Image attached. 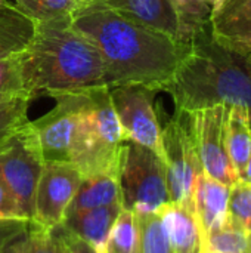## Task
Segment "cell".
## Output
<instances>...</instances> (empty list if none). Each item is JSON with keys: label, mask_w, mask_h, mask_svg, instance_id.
I'll use <instances>...</instances> for the list:
<instances>
[{"label": "cell", "mask_w": 251, "mask_h": 253, "mask_svg": "<svg viewBox=\"0 0 251 253\" xmlns=\"http://www.w3.org/2000/svg\"><path fill=\"white\" fill-rule=\"evenodd\" d=\"M71 22L99 50L108 89L141 84L166 92L189 50V43L133 22L99 1L77 7Z\"/></svg>", "instance_id": "cell-1"}, {"label": "cell", "mask_w": 251, "mask_h": 253, "mask_svg": "<svg viewBox=\"0 0 251 253\" xmlns=\"http://www.w3.org/2000/svg\"><path fill=\"white\" fill-rule=\"evenodd\" d=\"M18 59L31 99L105 86L99 50L72 25L71 15L36 24L34 36Z\"/></svg>", "instance_id": "cell-2"}, {"label": "cell", "mask_w": 251, "mask_h": 253, "mask_svg": "<svg viewBox=\"0 0 251 253\" xmlns=\"http://www.w3.org/2000/svg\"><path fill=\"white\" fill-rule=\"evenodd\" d=\"M166 92L176 111L237 104L249 110L251 119V59L219 43L210 24L189 42Z\"/></svg>", "instance_id": "cell-3"}, {"label": "cell", "mask_w": 251, "mask_h": 253, "mask_svg": "<svg viewBox=\"0 0 251 253\" xmlns=\"http://www.w3.org/2000/svg\"><path fill=\"white\" fill-rule=\"evenodd\" d=\"M124 142L109 89H89L71 138L70 163L83 179L102 173L118 175Z\"/></svg>", "instance_id": "cell-4"}, {"label": "cell", "mask_w": 251, "mask_h": 253, "mask_svg": "<svg viewBox=\"0 0 251 253\" xmlns=\"http://www.w3.org/2000/svg\"><path fill=\"white\" fill-rule=\"evenodd\" d=\"M118 184L123 209L136 215L160 213L170 203L164 160L136 142L123 145Z\"/></svg>", "instance_id": "cell-5"}, {"label": "cell", "mask_w": 251, "mask_h": 253, "mask_svg": "<svg viewBox=\"0 0 251 253\" xmlns=\"http://www.w3.org/2000/svg\"><path fill=\"white\" fill-rule=\"evenodd\" d=\"M43 166L38 136L31 122L21 126L0 145V179L28 221L34 216V196Z\"/></svg>", "instance_id": "cell-6"}, {"label": "cell", "mask_w": 251, "mask_h": 253, "mask_svg": "<svg viewBox=\"0 0 251 253\" xmlns=\"http://www.w3.org/2000/svg\"><path fill=\"white\" fill-rule=\"evenodd\" d=\"M170 203L194 206L197 178L203 170L189 113L176 111L161 130Z\"/></svg>", "instance_id": "cell-7"}, {"label": "cell", "mask_w": 251, "mask_h": 253, "mask_svg": "<svg viewBox=\"0 0 251 253\" xmlns=\"http://www.w3.org/2000/svg\"><path fill=\"white\" fill-rule=\"evenodd\" d=\"M157 90L141 84H124L109 89L111 102L124 139L152 150L164 160L161 125L154 101Z\"/></svg>", "instance_id": "cell-8"}, {"label": "cell", "mask_w": 251, "mask_h": 253, "mask_svg": "<svg viewBox=\"0 0 251 253\" xmlns=\"http://www.w3.org/2000/svg\"><path fill=\"white\" fill-rule=\"evenodd\" d=\"M191 126L204 173L232 187L240 178L225 147V104L189 113Z\"/></svg>", "instance_id": "cell-9"}, {"label": "cell", "mask_w": 251, "mask_h": 253, "mask_svg": "<svg viewBox=\"0 0 251 253\" xmlns=\"http://www.w3.org/2000/svg\"><path fill=\"white\" fill-rule=\"evenodd\" d=\"M87 90L52 95L55 107L31 125L37 132L44 163H70V147Z\"/></svg>", "instance_id": "cell-10"}, {"label": "cell", "mask_w": 251, "mask_h": 253, "mask_svg": "<svg viewBox=\"0 0 251 253\" xmlns=\"http://www.w3.org/2000/svg\"><path fill=\"white\" fill-rule=\"evenodd\" d=\"M81 179L72 163H44L36 188L31 222L46 230L59 227Z\"/></svg>", "instance_id": "cell-11"}, {"label": "cell", "mask_w": 251, "mask_h": 253, "mask_svg": "<svg viewBox=\"0 0 251 253\" xmlns=\"http://www.w3.org/2000/svg\"><path fill=\"white\" fill-rule=\"evenodd\" d=\"M210 24L219 43L251 59V0H217Z\"/></svg>", "instance_id": "cell-12"}, {"label": "cell", "mask_w": 251, "mask_h": 253, "mask_svg": "<svg viewBox=\"0 0 251 253\" xmlns=\"http://www.w3.org/2000/svg\"><path fill=\"white\" fill-rule=\"evenodd\" d=\"M118 15L179 40V21L175 0H101Z\"/></svg>", "instance_id": "cell-13"}, {"label": "cell", "mask_w": 251, "mask_h": 253, "mask_svg": "<svg viewBox=\"0 0 251 253\" xmlns=\"http://www.w3.org/2000/svg\"><path fill=\"white\" fill-rule=\"evenodd\" d=\"M121 209V205H112L75 212L67 215L61 227L86 243L95 253H105L107 239Z\"/></svg>", "instance_id": "cell-14"}, {"label": "cell", "mask_w": 251, "mask_h": 253, "mask_svg": "<svg viewBox=\"0 0 251 253\" xmlns=\"http://www.w3.org/2000/svg\"><path fill=\"white\" fill-rule=\"evenodd\" d=\"M231 187L201 172L194 190V209L201 236L222 228L226 222V208Z\"/></svg>", "instance_id": "cell-15"}, {"label": "cell", "mask_w": 251, "mask_h": 253, "mask_svg": "<svg viewBox=\"0 0 251 253\" xmlns=\"http://www.w3.org/2000/svg\"><path fill=\"white\" fill-rule=\"evenodd\" d=\"M173 253H197L201 246V228L192 205L169 203L160 212Z\"/></svg>", "instance_id": "cell-16"}, {"label": "cell", "mask_w": 251, "mask_h": 253, "mask_svg": "<svg viewBox=\"0 0 251 253\" xmlns=\"http://www.w3.org/2000/svg\"><path fill=\"white\" fill-rule=\"evenodd\" d=\"M225 147L241 179L251 151V119L246 107L225 104Z\"/></svg>", "instance_id": "cell-17"}, {"label": "cell", "mask_w": 251, "mask_h": 253, "mask_svg": "<svg viewBox=\"0 0 251 253\" xmlns=\"http://www.w3.org/2000/svg\"><path fill=\"white\" fill-rule=\"evenodd\" d=\"M112 205H121L118 175L115 173L95 175V176L81 179V184L74 199L71 200L65 212V216L75 213V212L90 211V209L104 208V206H112Z\"/></svg>", "instance_id": "cell-18"}, {"label": "cell", "mask_w": 251, "mask_h": 253, "mask_svg": "<svg viewBox=\"0 0 251 253\" xmlns=\"http://www.w3.org/2000/svg\"><path fill=\"white\" fill-rule=\"evenodd\" d=\"M36 22L18 10L12 1L0 7V59L19 53L31 42Z\"/></svg>", "instance_id": "cell-19"}, {"label": "cell", "mask_w": 251, "mask_h": 253, "mask_svg": "<svg viewBox=\"0 0 251 253\" xmlns=\"http://www.w3.org/2000/svg\"><path fill=\"white\" fill-rule=\"evenodd\" d=\"M179 21V42L189 43L203 28L210 25L213 4L210 0H175Z\"/></svg>", "instance_id": "cell-20"}, {"label": "cell", "mask_w": 251, "mask_h": 253, "mask_svg": "<svg viewBox=\"0 0 251 253\" xmlns=\"http://www.w3.org/2000/svg\"><path fill=\"white\" fill-rule=\"evenodd\" d=\"M105 253H141L136 213L121 209L107 239Z\"/></svg>", "instance_id": "cell-21"}, {"label": "cell", "mask_w": 251, "mask_h": 253, "mask_svg": "<svg viewBox=\"0 0 251 253\" xmlns=\"http://www.w3.org/2000/svg\"><path fill=\"white\" fill-rule=\"evenodd\" d=\"M33 99L27 93L0 95V145L28 123V108Z\"/></svg>", "instance_id": "cell-22"}, {"label": "cell", "mask_w": 251, "mask_h": 253, "mask_svg": "<svg viewBox=\"0 0 251 253\" xmlns=\"http://www.w3.org/2000/svg\"><path fill=\"white\" fill-rule=\"evenodd\" d=\"M12 3L36 24L70 16L77 9L74 0H12Z\"/></svg>", "instance_id": "cell-23"}, {"label": "cell", "mask_w": 251, "mask_h": 253, "mask_svg": "<svg viewBox=\"0 0 251 253\" xmlns=\"http://www.w3.org/2000/svg\"><path fill=\"white\" fill-rule=\"evenodd\" d=\"M136 216L141 253H173L160 213H142Z\"/></svg>", "instance_id": "cell-24"}, {"label": "cell", "mask_w": 251, "mask_h": 253, "mask_svg": "<svg viewBox=\"0 0 251 253\" xmlns=\"http://www.w3.org/2000/svg\"><path fill=\"white\" fill-rule=\"evenodd\" d=\"M226 221L249 234L251 233V182L238 181L231 187Z\"/></svg>", "instance_id": "cell-25"}, {"label": "cell", "mask_w": 251, "mask_h": 253, "mask_svg": "<svg viewBox=\"0 0 251 253\" xmlns=\"http://www.w3.org/2000/svg\"><path fill=\"white\" fill-rule=\"evenodd\" d=\"M207 242V246L217 253H251L249 233L225 222V225L216 231L203 236Z\"/></svg>", "instance_id": "cell-26"}, {"label": "cell", "mask_w": 251, "mask_h": 253, "mask_svg": "<svg viewBox=\"0 0 251 253\" xmlns=\"http://www.w3.org/2000/svg\"><path fill=\"white\" fill-rule=\"evenodd\" d=\"M27 253H64V248L53 230L41 228L30 221Z\"/></svg>", "instance_id": "cell-27"}, {"label": "cell", "mask_w": 251, "mask_h": 253, "mask_svg": "<svg viewBox=\"0 0 251 253\" xmlns=\"http://www.w3.org/2000/svg\"><path fill=\"white\" fill-rule=\"evenodd\" d=\"M27 93L18 53L0 59V95Z\"/></svg>", "instance_id": "cell-28"}, {"label": "cell", "mask_w": 251, "mask_h": 253, "mask_svg": "<svg viewBox=\"0 0 251 253\" xmlns=\"http://www.w3.org/2000/svg\"><path fill=\"white\" fill-rule=\"evenodd\" d=\"M12 218L27 219L16 199L4 185V182L0 179V219H12Z\"/></svg>", "instance_id": "cell-29"}, {"label": "cell", "mask_w": 251, "mask_h": 253, "mask_svg": "<svg viewBox=\"0 0 251 253\" xmlns=\"http://www.w3.org/2000/svg\"><path fill=\"white\" fill-rule=\"evenodd\" d=\"M27 245H28V230L25 233L13 237L12 240H9L0 249V253H27Z\"/></svg>", "instance_id": "cell-30"}, {"label": "cell", "mask_w": 251, "mask_h": 253, "mask_svg": "<svg viewBox=\"0 0 251 253\" xmlns=\"http://www.w3.org/2000/svg\"><path fill=\"white\" fill-rule=\"evenodd\" d=\"M53 231H55V234L58 236V239L61 240V243H62V248H64V253H80L77 251V248L74 246V243L71 242V239H70V236H68V233L59 225V227H56V228H53Z\"/></svg>", "instance_id": "cell-31"}, {"label": "cell", "mask_w": 251, "mask_h": 253, "mask_svg": "<svg viewBox=\"0 0 251 253\" xmlns=\"http://www.w3.org/2000/svg\"><path fill=\"white\" fill-rule=\"evenodd\" d=\"M240 181H244V182H251V151L250 156H249V160L246 163V168H244V172H243V176Z\"/></svg>", "instance_id": "cell-32"}, {"label": "cell", "mask_w": 251, "mask_h": 253, "mask_svg": "<svg viewBox=\"0 0 251 253\" xmlns=\"http://www.w3.org/2000/svg\"><path fill=\"white\" fill-rule=\"evenodd\" d=\"M198 253H210V249H209L207 242H206V239H204V237L201 239V246H200V251H198Z\"/></svg>", "instance_id": "cell-33"}, {"label": "cell", "mask_w": 251, "mask_h": 253, "mask_svg": "<svg viewBox=\"0 0 251 253\" xmlns=\"http://www.w3.org/2000/svg\"><path fill=\"white\" fill-rule=\"evenodd\" d=\"M77 3V7L80 6H86V4H92V3H96V1H101V0H74Z\"/></svg>", "instance_id": "cell-34"}, {"label": "cell", "mask_w": 251, "mask_h": 253, "mask_svg": "<svg viewBox=\"0 0 251 253\" xmlns=\"http://www.w3.org/2000/svg\"><path fill=\"white\" fill-rule=\"evenodd\" d=\"M7 1H9V0H0V7H1L3 4H6Z\"/></svg>", "instance_id": "cell-35"}, {"label": "cell", "mask_w": 251, "mask_h": 253, "mask_svg": "<svg viewBox=\"0 0 251 253\" xmlns=\"http://www.w3.org/2000/svg\"><path fill=\"white\" fill-rule=\"evenodd\" d=\"M210 1H212V4H213V7H215V4L217 3V0H210Z\"/></svg>", "instance_id": "cell-36"}, {"label": "cell", "mask_w": 251, "mask_h": 253, "mask_svg": "<svg viewBox=\"0 0 251 253\" xmlns=\"http://www.w3.org/2000/svg\"><path fill=\"white\" fill-rule=\"evenodd\" d=\"M249 240H250V248H251V233L249 234Z\"/></svg>", "instance_id": "cell-37"}, {"label": "cell", "mask_w": 251, "mask_h": 253, "mask_svg": "<svg viewBox=\"0 0 251 253\" xmlns=\"http://www.w3.org/2000/svg\"><path fill=\"white\" fill-rule=\"evenodd\" d=\"M209 249H210V248H209ZM210 253H217V252H213V251H212V249H210Z\"/></svg>", "instance_id": "cell-38"}, {"label": "cell", "mask_w": 251, "mask_h": 253, "mask_svg": "<svg viewBox=\"0 0 251 253\" xmlns=\"http://www.w3.org/2000/svg\"><path fill=\"white\" fill-rule=\"evenodd\" d=\"M197 253H198V252H197Z\"/></svg>", "instance_id": "cell-39"}]
</instances>
